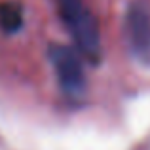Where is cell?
I'll return each mask as SVG.
<instances>
[{
	"instance_id": "6da1fadb",
	"label": "cell",
	"mask_w": 150,
	"mask_h": 150,
	"mask_svg": "<svg viewBox=\"0 0 150 150\" xmlns=\"http://www.w3.org/2000/svg\"><path fill=\"white\" fill-rule=\"evenodd\" d=\"M63 21L70 30V36L76 42V48L82 55L89 59L93 65L101 61V34L95 17L88 8H84L82 0H57Z\"/></svg>"
},
{
	"instance_id": "7a4b0ae2",
	"label": "cell",
	"mask_w": 150,
	"mask_h": 150,
	"mask_svg": "<svg viewBox=\"0 0 150 150\" xmlns=\"http://www.w3.org/2000/svg\"><path fill=\"white\" fill-rule=\"evenodd\" d=\"M50 61L55 70L57 82L61 86L63 93L69 97H80L86 91V72L80 57L74 50L67 46H51Z\"/></svg>"
},
{
	"instance_id": "3957f363",
	"label": "cell",
	"mask_w": 150,
	"mask_h": 150,
	"mask_svg": "<svg viewBox=\"0 0 150 150\" xmlns=\"http://www.w3.org/2000/svg\"><path fill=\"white\" fill-rule=\"evenodd\" d=\"M125 33L133 53L139 59H150V10L143 0L129 4L125 13Z\"/></svg>"
},
{
	"instance_id": "277c9868",
	"label": "cell",
	"mask_w": 150,
	"mask_h": 150,
	"mask_svg": "<svg viewBox=\"0 0 150 150\" xmlns=\"http://www.w3.org/2000/svg\"><path fill=\"white\" fill-rule=\"evenodd\" d=\"M0 25L6 33H17L23 25V13L21 6L15 2H4L0 4Z\"/></svg>"
}]
</instances>
